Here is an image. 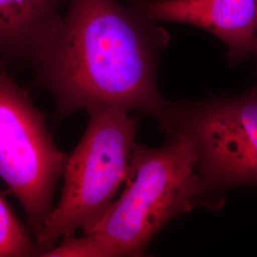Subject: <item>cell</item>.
Instances as JSON below:
<instances>
[{
    "instance_id": "6da1fadb",
    "label": "cell",
    "mask_w": 257,
    "mask_h": 257,
    "mask_svg": "<svg viewBox=\"0 0 257 257\" xmlns=\"http://www.w3.org/2000/svg\"><path fill=\"white\" fill-rule=\"evenodd\" d=\"M68 9L33 65L34 86L49 93L56 121L79 110H138L165 132L170 102L156 87L165 30L116 0H67Z\"/></svg>"
},
{
    "instance_id": "7a4b0ae2",
    "label": "cell",
    "mask_w": 257,
    "mask_h": 257,
    "mask_svg": "<svg viewBox=\"0 0 257 257\" xmlns=\"http://www.w3.org/2000/svg\"><path fill=\"white\" fill-rule=\"evenodd\" d=\"M169 136L159 148L136 143L119 198L92 230L61 240L44 257L142 255L167 222L208 200L193 139L180 128Z\"/></svg>"
},
{
    "instance_id": "3957f363",
    "label": "cell",
    "mask_w": 257,
    "mask_h": 257,
    "mask_svg": "<svg viewBox=\"0 0 257 257\" xmlns=\"http://www.w3.org/2000/svg\"><path fill=\"white\" fill-rule=\"evenodd\" d=\"M121 109L89 111L80 141L69 155L64 185L36 239L42 256L77 230L87 232L101 220L126 180L138 132V117Z\"/></svg>"
},
{
    "instance_id": "277c9868",
    "label": "cell",
    "mask_w": 257,
    "mask_h": 257,
    "mask_svg": "<svg viewBox=\"0 0 257 257\" xmlns=\"http://www.w3.org/2000/svg\"><path fill=\"white\" fill-rule=\"evenodd\" d=\"M7 66L0 62V178L22 206L37 239L54 209L69 155L55 145L43 114Z\"/></svg>"
},
{
    "instance_id": "5b68a950",
    "label": "cell",
    "mask_w": 257,
    "mask_h": 257,
    "mask_svg": "<svg viewBox=\"0 0 257 257\" xmlns=\"http://www.w3.org/2000/svg\"><path fill=\"white\" fill-rule=\"evenodd\" d=\"M190 135L207 194L257 185V89L246 94L194 104L170 102L167 134Z\"/></svg>"
},
{
    "instance_id": "8992f818",
    "label": "cell",
    "mask_w": 257,
    "mask_h": 257,
    "mask_svg": "<svg viewBox=\"0 0 257 257\" xmlns=\"http://www.w3.org/2000/svg\"><path fill=\"white\" fill-rule=\"evenodd\" d=\"M128 6L154 24L183 23L210 32L228 47L231 64L254 54L257 0H130Z\"/></svg>"
},
{
    "instance_id": "52a82bcc",
    "label": "cell",
    "mask_w": 257,
    "mask_h": 257,
    "mask_svg": "<svg viewBox=\"0 0 257 257\" xmlns=\"http://www.w3.org/2000/svg\"><path fill=\"white\" fill-rule=\"evenodd\" d=\"M67 0H0V62L33 67L61 24Z\"/></svg>"
},
{
    "instance_id": "ba28073f",
    "label": "cell",
    "mask_w": 257,
    "mask_h": 257,
    "mask_svg": "<svg viewBox=\"0 0 257 257\" xmlns=\"http://www.w3.org/2000/svg\"><path fill=\"white\" fill-rule=\"evenodd\" d=\"M32 232L0 195V257L40 256Z\"/></svg>"
},
{
    "instance_id": "9c48e42d",
    "label": "cell",
    "mask_w": 257,
    "mask_h": 257,
    "mask_svg": "<svg viewBox=\"0 0 257 257\" xmlns=\"http://www.w3.org/2000/svg\"><path fill=\"white\" fill-rule=\"evenodd\" d=\"M254 55H256V58H257V29H256V39H255V46H254Z\"/></svg>"
}]
</instances>
